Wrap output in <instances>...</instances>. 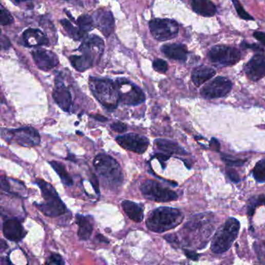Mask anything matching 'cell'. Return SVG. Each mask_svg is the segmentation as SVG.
Returning <instances> with one entry per match:
<instances>
[{"mask_svg": "<svg viewBox=\"0 0 265 265\" xmlns=\"http://www.w3.org/2000/svg\"><path fill=\"white\" fill-rule=\"evenodd\" d=\"M184 218V215L178 209L160 207L149 213L145 224L150 231L162 233L178 226Z\"/></svg>", "mask_w": 265, "mask_h": 265, "instance_id": "6da1fadb", "label": "cell"}, {"mask_svg": "<svg viewBox=\"0 0 265 265\" xmlns=\"http://www.w3.org/2000/svg\"><path fill=\"white\" fill-rule=\"evenodd\" d=\"M36 184L42 192L44 202L36 204L34 205L48 217H57L66 213V206L60 198V195L56 192L51 184L43 180L37 179Z\"/></svg>", "mask_w": 265, "mask_h": 265, "instance_id": "7a4b0ae2", "label": "cell"}, {"mask_svg": "<svg viewBox=\"0 0 265 265\" xmlns=\"http://www.w3.org/2000/svg\"><path fill=\"white\" fill-rule=\"evenodd\" d=\"M89 85L93 96L101 105L108 110L117 108L120 98L115 82L108 79L90 78Z\"/></svg>", "mask_w": 265, "mask_h": 265, "instance_id": "3957f363", "label": "cell"}, {"mask_svg": "<svg viewBox=\"0 0 265 265\" xmlns=\"http://www.w3.org/2000/svg\"><path fill=\"white\" fill-rule=\"evenodd\" d=\"M93 166L105 184L112 187L122 184L123 181L122 168L113 157L107 154H98L93 160Z\"/></svg>", "mask_w": 265, "mask_h": 265, "instance_id": "277c9868", "label": "cell"}, {"mask_svg": "<svg viewBox=\"0 0 265 265\" xmlns=\"http://www.w3.org/2000/svg\"><path fill=\"white\" fill-rule=\"evenodd\" d=\"M240 222L235 218H230L215 233L212 241L211 250L215 254L226 252L234 240L237 239L240 231Z\"/></svg>", "mask_w": 265, "mask_h": 265, "instance_id": "5b68a950", "label": "cell"}, {"mask_svg": "<svg viewBox=\"0 0 265 265\" xmlns=\"http://www.w3.org/2000/svg\"><path fill=\"white\" fill-rule=\"evenodd\" d=\"M141 192L146 199L157 202H169L178 199V194L160 183L146 180L140 186Z\"/></svg>", "mask_w": 265, "mask_h": 265, "instance_id": "8992f818", "label": "cell"}, {"mask_svg": "<svg viewBox=\"0 0 265 265\" xmlns=\"http://www.w3.org/2000/svg\"><path fill=\"white\" fill-rule=\"evenodd\" d=\"M119 90L120 102L125 105L137 106L145 101L143 91L139 86L126 79H118L115 82Z\"/></svg>", "mask_w": 265, "mask_h": 265, "instance_id": "52a82bcc", "label": "cell"}, {"mask_svg": "<svg viewBox=\"0 0 265 265\" xmlns=\"http://www.w3.org/2000/svg\"><path fill=\"white\" fill-rule=\"evenodd\" d=\"M6 140H11L24 147H34L40 144L39 131L33 127L26 126L16 129L5 130ZM4 134H2L4 136Z\"/></svg>", "mask_w": 265, "mask_h": 265, "instance_id": "ba28073f", "label": "cell"}, {"mask_svg": "<svg viewBox=\"0 0 265 265\" xmlns=\"http://www.w3.org/2000/svg\"><path fill=\"white\" fill-rule=\"evenodd\" d=\"M149 30L154 39L160 42L177 37L179 26L175 21L169 19H154L149 23Z\"/></svg>", "mask_w": 265, "mask_h": 265, "instance_id": "9c48e42d", "label": "cell"}, {"mask_svg": "<svg viewBox=\"0 0 265 265\" xmlns=\"http://www.w3.org/2000/svg\"><path fill=\"white\" fill-rule=\"evenodd\" d=\"M208 56L213 63L222 66L236 64L241 59V54L238 49L223 45L213 47L209 52Z\"/></svg>", "mask_w": 265, "mask_h": 265, "instance_id": "30bf717a", "label": "cell"}, {"mask_svg": "<svg viewBox=\"0 0 265 265\" xmlns=\"http://www.w3.org/2000/svg\"><path fill=\"white\" fill-rule=\"evenodd\" d=\"M233 87V83L225 77H217L204 85L201 90V94L206 99L223 98L226 96Z\"/></svg>", "mask_w": 265, "mask_h": 265, "instance_id": "8fae6325", "label": "cell"}, {"mask_svg": "<svg viewBox=\"0 0 265 265\" xmlns=\"http://www.w3.org/2000/svg\"><path fill=\"white\" fill-rule=\"evenodd\" d=\"M116 141L123 149L138 154H144L149 145V139L136 133H128L118 136Z\"/></svg>", "mask_w": 265, "mask_h": 265, "instance_id": "7c38bea8", "label": "cell"}, {"mask_svg": "<svg viewBox=\"0 0 265 265\" xmlns=\"http://www.w3.org/2000/svg\"><path fill=\"white\" fill-rule=\"evenodd\" d=\"M104 49V41L97 35L86 37L80 45L79 50L82 54H86L93 60H99Z\"/></svg>", "mask_w": 265, "mask_h": 265, "instance_id": "4fadbf2b", "label": "cell"}, {"mask_svg": "<svg viewBox=\"0 0 265 265\" xmlns=\"http://www.w3.org/2000/svg\"><path fill=\"white\" fill-rule=\"evenodd\" d=\"M93 21L97 28L105 36L108 37L113 34L115 30V19L111 12L106 9H100L93 14Z\"/></svg>", "mask_w": 265, "mask_h": 265, "instance_id": "5bb4252c", "label": "cell"}, {"mask_svg": "<svg viewBox=\"0 0 265 265\" xmlns=\"http://www.w3.org/2000/svg\"><path fill=\"white\" fill-rule=\"evenodd\" d=\"M33 60L36 66L42 70H49L59 65V58L52 51L46 49L34 50Z\"/></svg>", "mask_w": 265, "mask_h": 265, "instance_id": "9a60e30c", "label": "cell"}, {"mask_svg": "<svg viewBox=\"0 0 265 265\" xmlns=\"http://www.w3.org/2000/svg\"><path fill=\"white\" fill-rule=\"evenodd\" d=\"M246 75L252 81H258L265 77V57L263 54H258L248 62L244 68Z\"/></svg>", "mask_w": 265, "mask_h": 265, "instance_id": "2e32d148", "label": "cell"}, {"mask_svg": "<svg viewBox=\"0 0 265 265\" xmlns=\"http://www.w3.org/2000/svg\"><path fill=\"white\" fill-rule=\"evenodd\" d=\"M53 99L59 107L66 112L70 111L72 105V95L62 82L55 83V88L52 93Z\"/></svg>", "mask_w": 265, "mask_h": 265, "instance_id": "e0dca14e", "label": "cell"}, {"mask_svg": "<svg viewBox=\"0 0 265 265\" xmlns=\"http://www.w3.org/2000/svg\"><path fill=\"white\" fill-rule=\"evenodd\" d=\"M4 237L10 241L19 242L26 236L27 232L24 230L21 221L17 219H8L3 225Z\"/></svg>", "mask_w": 265, "mask_h": 265, "instance_id": "ac0fdd59", "label": "cell"}, {"mask_svg": "<svg viewBox=\"0 0 265 265\" xmlns=\"http://www.w3.org/2000/svg\"><path fill=\"white\" fill-rule=\"evenodd\" d=\"M24 43L29 47L48 45L49 41L45 34L39 29L29 28L23 34Z\"/></svg>", "mask_w": 265, "mask_h": 265, "instance_id": "d6986e66", "label": "cell"}, {"mask_svg": "<svg viewBox=\"0 0 265 265\" xmlns=\"http://www.w3.org/2000/svg\"><path fill=\"white\" fill-rule=\"evenodd\" d=\"M161 51L169 59L184 62L187 60V49L185 45L181 44H168L163 45Z\"/></svg>", "mask_w": 265, "mask_h": 265, "instance_id": "ffe728a7", "label": "cell"}, {"mask_svg": "<svg viewBox=\"0 0 265 265\" xmlns=\"http://www.w3.org/2000/svg\"><path fill=\"white\" fill-rule=\"evenodd\" d=\"M77 223L79 227L78 237L80 240H89L93 230V219L90 216L77 215Z\"/></svg>", "mask_w": 265, "mask_h": 265, "instance_id": "44dd1931", "label": "cell"}, {"mask_svg": "<svg viewBox=\"0 0 265 265\" xmlns=\"http://www.w3.org/2000/svg\"><path fill=\"white\" fill-rule=\"evenodd\" d=\"M155 145L157 147V149L169 156L173 155V154L187 155V153L183 149L182 147L174 141L165 139H157L155 140Z\"/></svg>", "mask_w": 265, "mask_h": 265, "instance_id": "7402d4cb", "label": "cell"}, {"mask_svg": "<svg viewBox=\"0 0 265 265\" xmlns=\"http://www.w3.org/2000/svg\"><path fill=\"white\" fill-rule=\"evenodd\" d=\"M122 207L125 214L130 219L136 222H141L144 219V210L141 204L134 201L124 200L122 202Z\"/></svg>", "mask_w": 265, "mask_h": 265, "instance_id": "603a6c76", "label": "cell"}, {"mask_svg": "<svg viewBox=\"0 0 265 265\" xmlns=\"http://www.w3.org/2000/svg\"><path fill=\"white\" fill-rule=\"evenodd\" d=\"M194 11L203 16H213L216 14V7L211 0H191Z\"/></svg>", "mask_w": 265, "mask_h": 265, "instance_id": "cb8c5ba5", "label": "cell"}, {"mask_svg": "<svg viewBox=\"0 0 265 265\" xmlns=\"http://www.w3.org/2000/svg\"><path fill=\"white\" fill-rule=\"evenodd\" d=\"M216 74V71L212 68L204 66H198L192 72V81L197 86H200L213 78Z\"/></svg>", "mask_w": 265, "mask_h": 265, "instance_id": "d4e9b609", "label": "cell"}, {"mask_svg": "<svg viewBox=\"0 0 265 265\" xmlns=\"http://www.w3.org/2000/svg\"><path fill=\"white\" fill-rule=\"evenodd\" d=\"M72 66L79 72H83L86 69H89L93 66L94 60L86 54H80V55H71L69 57Z\"/></svg>", "mask_w": 265, "mask_h": 265, "instance_id": "484cf974", "label": "cell"}, {"mask_svg": "<svg viewBox=\"0 0 265 265\" xmlns=\"http://www.w3.org/2000/svg\"><path fill=\"white\" fill-rule=\"evenodd\" d=\"M49 164L51 165L54 171L57 173L58 175L60 176V179H61L62 182L64 184V185L69 187V186H72L73 184V180L66 171L64 164L60 163V162L54 161V160L50 161Z\"/></svg>", "mask_w": 265, "mask_h": 265, "instance_id": "4316f807", "label": "cell"}, {"mask_svg": "<svg viewBox=\"0 0 265 265\" xmlns=\"http://www.w3.org/2000/svg\"><path fill=\"white\" fill-rule=\"evenodd\" d=\"M60 22H61L62 25H63V28L66 30V32L74 40H80V39H83L86 34L83 33L80 28L74 27L71 24L70 21H67L66 19L62 20Z\"/></svg>", "mask_w": 265, "mask_h": 265, "instance_id": "83f0119b", "label": "cell"}, {"mask_svg": "<svg viewBox=\"0 0 265 265\" xmlns=\"http://www.w3.org/2000/svg\"><path fill=\"white\" fill-rule=\"evenodd\" d=\"M77 24H78L79 28L85 34L92 31L93 27H95L93 18L88 14H83L79 16L78 20H77Z\"/></svg>", "mask_w": 265, "mask_h": 265, "instance_id": "f1b7e54d", "label": "cell"}, {"mask_svg": "<svg viewBox=\"0 0 265 265\" xmlns=\"http://www.w3.org/2000/svg\"><path fill=\"white\" fill-rule=\"evenodd\" d=\"M254 179L259 183L265 182V158L256 163L252 171Z\"/></svg>", "mask_w": 265, "mask_h": 265, "instance_id": "f546056e", "label": "cell"}, {"mask_svg": "<svg viewBox=\"0 0 265 265\" xmlns=\"http://www.w3.org/2000/svg\"><path fill=\"white\" fill-rule=\"evenodd\" d=\"M221 158L228 166H241L245 163V160L236 158V157L228 155V154H222Z\"/></svg>", "mask_w": 265, "mask_h": 265, "instance_id": "4dcf8cb0", "label": "cell"}, {"mask_svg": "<svg viewBox=\"0 0 265 265\" xmlns=\"http://www.w3.org/2000/svg\"><path fill=\"white\" fill-rule=\"evenodd\" d=\"M13 21L14 20L10 12L6 10L4 6H1L0 7V24L2 26L10 25L13 24Z\"/></svg>", "mask_w": 265, "mask_h": 265, "instance_id": "1f68e13d", "label": "cell"}, {"mask_svg": "<svg viewBox=\"0 0 265 265\" xmlns=\"http://www.w3.org/2000/svg\"><path fill=\"white\" fill-rule=\"evenodd\" d=\"M233 5H234L236 10H237V13L239 16L243 20H247V21H254V18L245 11L244 9L242 7L241 4H240L239 0H232Z\"/></svg>", "mask_w": 265, "mask_h": 265, "instance_id": "d6a6232c", "label": "cell"}, {"mask_svg": "<svg viewBox=\"0 0 265 265\" xmlns=\"http://www.w3.org/2000/svg\"><path fill=\"white\" fill-rule=\"evenodd\" d=\"M254 250L260 263H265V242L254 243Z\"/></svg>", "mask_w": 265, "mask_h": 265, "instance_id": "836d02e7", "label": "cell"}, {"mask_svg": "<svg viewBox=\"0 0 265 265\" xmlns=\"http://www.w3.org/2000/svg\"><path fill=\"white\" fill-rule=\"evenodd\" d=\"M153 67L157 72H160V73H165L167 71L168 65L166 61L163 60H154L153 63Z\"/></svg>", "mask_w": 265, "mask_h": 265, "instance_id": "e575fe53", "label": "cell"}, {"mask_svg": "<svg viewBox=\"0 0 265 265\" xmlns=\"http://www.w3.org/2000/svg\"><path fill=\"white\" fill-rule=\"evenodd\" d=\"M46 263L47 264L63 265L65 264V262L60 254H52L47 260Z\"/></svg>", "mask_w": 265, "mask_h": 265, "instance_id": "d590c367", "label": "cell"}, {"mask_svg": "<svg viewBox=\"0 0 265 265\" xmlns=\"http://www.w3.org/2000/svg\"><path fill=\"white\" fill-rule=\"evenodd\" d=\"M110 128L115 132L123 134L127 131V125L122 122H115L110 125Z\"/></svg>", "mask_w": 265, "mask_h": 265, "instance_id": "8d00e7d4", "label": "cell"}, {"mask_svg": "<svg viewBox=\"0 0 265 265\" xmlns=\"http://www.w3.org/2000/svg\"><path fill=\"white\" fill-rule=\"evenodd\" d=\"M226 174L227 175H228L229 178H230L233 182H240V176H239L238 173L235 171V169H227Z\"/></svg>", "mask_w": 265, "mask_h": 265, "instance_id": "74e56055", "label": "cell"}, {"mask_svg": "<svg viewBox=\"0 0 265 265\" xmlns=\"http://www.w3.org/2000/svg\"><path fill=\"white\" fill-rule=\"evenodd\" d=\"M90 181H91L92 185H93V188H94L96 193L100 194L99 181H98V178H97L95 174H92L91 178H90Z\"/></svg>", "mask_w": 265, "mask_h": 265, "instance_id": "f35d334b", "label": "cell"}, {"mask_svg": "<svg viewBox=\"0 0 265 265\" xmlns=\"http://www.w3.org/2000/svg\"><path fill=\"white\" fill-rule=\"evenodd\" d=\"M184 254L187 256V257H188L189 259L192 260H198V255L196 254V253L194 252V251H189V250H184Z\"/></svg>", "mask_w": 265, "mask_h": 265, "instance_id": "ab89813d", "label": "cell"}, {"mask_svg": "<svg viewBox=\"0 0 265 265\" xmlns=\"http://www.w3.org/2000/svg\"><path fill=\"white\" fill-rule=\"evenodd\" d=\"M254 37L257 39V41L260 42V43L263 44L265 46V34L264 33L259 32V31H257V32L254 33Z\"/></svg>", "mask_w": 265, "mask_h": 265, "instance_id": "60d3db41", "label": "cell"}, {"mask_svg": "<svg viewBox=\"0 0 265 265\" xmlns=\"http://www.w3.org/2000/svg\"><path fill=\"white\" fill-rule=\"evenodd\" d=\"M243 45L245 48H251V49H254V51H259L260 52H263V48H260V46L256 45V44H248L243 42Z\"/></svg>", "mask_w": 265, "mask_h": 265, "instance_id": "b9f144b4", "label": "cell"}, {"mask_svg": "<svg viewBox=\"0 0 265 265\" xmlns=\"http://www.w3.org/2000/svg\"><path fill=\"white\" fill-rule=\"evenodd\" d=\"M164 238L166 239V241L171 243H178V237L175 234H169L165 236Z\"/></svg>", "mask_w": 265, "mask_h": 265, "instance_id": "7bdbcfd3", "label": "cell"}, {"mask_svg": "<svg viewBox=\"0 0 265 265\" xmlns=\"http://www.w3.org/2000/svg\"><path fill=\"white\" fill-rule=\"evenodd\" d=\"M1 188H2L3 191H5V192H10V184H9L8 181L4 178L1 179Z\"/></svg>", "mask_w": 265, "mask_h": 265, "instance_id": "ee69618b", "label": "cell"}, {"mask_svg": "<svg viewBox=\"0 0 265 265\" xmlns=\"http://www.w3.org/2000/svg\"><path fill=\"white\" fill-rule=\"evenodd\" d=\"M1 43H2L3 49H7V48H9L10 47V41H9V39H7V37H5V36H2V39H1Z\"/></svg>", "mask_w": 265, "mask_h": 265, "instance_id": "f6af8a7d", "label": "cell"}, {"mask_svg": "<svg viewBox=\"0 0 265 265\" xmlns=\"http://www.w3.org/2000/svg\"><path fill=\"white\" fill-rule=\"evenodd\" d=\"M155 157H157V158L158 159V160H160V162H161L167 161V160H169V157H171V156L168 155V154H164V153H163V154H156Z\"/></svg>", "mask_w": 265, "mask_h": 265, "instance_id": "bcb514c9", "label": "cell"}, {"mask_svg": "<svg viewBox=\"0 0 265 265\" xmlns=\"http://www.w3.org/2000/svg\"><path fill=\"white\" fill-rule=\"evenodd\" d=\"M210 146H211L213 150L219 151L220 145H219V142L216 139H213L211 142H210Z\"/></svg>", "mask_w": 265, "mask_h": 265, "instance_id": "7dc6e473", "label": "cell"}, {"mask_svg": "<svg viewBox=\"0 0 265 265\" xmlns=\"http://www.w3.org/2000/svg\"><path fill=\"white\" fill-rule=\"evenodd\" d=\"M93 119H95V120L99 121V122H107V118H105V117L103 116V115H93Z\"/></svg>", "mask_w": 265, "mask_h": 265, "instance_id": "c3c4849f", "label": "cell"}, {"mask_svg": "<svg viewBox=\"0 0 265 265\" xmlns=\"http://www.w3.org/2000/svg\"><path fill=\"white\" fill-rule=\"evenodd\" d=\"M257 202L259 203V205L260 204H264L265 205V196L263 195H261V196H259L258 198H257Z\"/></svg>", "mask_w": 265, "mask_h": 265, "instance_id": "681fc988", "label": "cell"}, {"mask_svg": "<svg viewBox=\"0 0 265 265\" xmlns=\"http://www.w3.org/2000/svg\"><path fill=\"white\" fill-rule=\"evenodd\" d=\"M98 239L99 240H101V242H104V243H108L107 241V239H106L105 237H103L101 234H98Z\"/></svg>", "mask_w": 265, "mask_h": 265, "instance_id": "f907efd6", "label": "cell"}, {"mask_svg": "<svg viewBox=\"0 0 265 265\" xmlns=\"http://www.w3.org/2000/svg\"><path fill=\"white\" fill-rule=\"evenodd\" d=\"M5 248H7V244L5 243L4 240H2V241H1V251H4Z\"/></svg>", "mask_w": 265, "mask_h": 265, "instance_id": "816d5d0a", "label": "cell"}, {"mask_svg": "<svg viewBox=\"0 0 265 265\" xmlns=\"http://www.w3.org/2000/svg\"><path fill=\"white\" fill-rule=\"evenodd\" d=\"M14 1H16V3H22L25 2V1H27V0H14Z\"/></svg>", "mask_w": 265, "mask_h": 265, "instance_id": "f5cc1de1", "label": "cell"}, {"mask_svg": "<svg viewBox=\"0 0 265 265\" xmlns=\"http://www.w3.org/2000/svg\"><path fill=\"white\" fill-rule=\"evenodd\" d=\"M77 134H80L79 136H83V133L80 132V131H77Z\"/></svg>", "mask_w": 265, "mask_h": 265, "instance_id": "db71d44e", "label": "cell"}, {"mask_svg": "<svg viewBox=\"0 0 265 265\" xmlns=\"http://www.w3.org/2000/svg\"><path fill=\"white\" fill-rule=\"evenodd\" d=\"M66 1H67V0H66Z\"/></svg>", "mask_w": 265, "mask_h": 265, "instance_id": "11a10c76", "label": "cell"}]
</instances>
